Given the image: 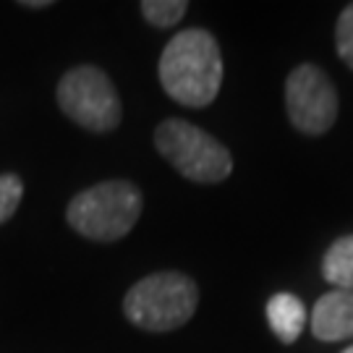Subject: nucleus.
Segmentation results:
<instances>
[{
  "label": "nucleus",
  "mask_w": 353,
  "mask_h": 353,
  "mask_svg": "<svg viewBox=\"0 0 353 353\" xmlns=\"http://www.w3.org/2000/svg\"><path fill=\"white\" fill-rule=\"evenodd\" d=\"M160 84L170 100L186 108H207L223 87V52L212 32L183 29L160 55Z\"/></svg>",
  "instance_id": "1"
},
{
  "label": "nucleus",
  "mask_w": 353,
  "mask_h": 353,
  "mask_svg": "<svg viewBox=\"0 0 353 353\" xmlns=\"http://www.w3.org/2000/svg\"><path fill=\"white\" fill-rule=\"evenodd\" d=\"M141 217V191L137 183L113 178L79 191L68 202L65 220L79 236L110 243L128 236Z\"/></svg>",
  "instance_id": "2"
},
{
  "label": "nucleus",
  "mask_w": 353,
  "mask_h": 353,
  "mask_svg": "<svg viewBox=\"0 0 353 353\" xmlns=\"http://www.w3.org/2000/svg\"><path fill=\"white\" fill-rule=\"evenodd\" d=\"M199 306V288L183 272H154L128 288L123 314L139 330L170 332L183 327Z\"/></svg>",
  "instance_id": "3"
},
{
  "label": "nucleus",
  "mask_w": 353,
  "mask_h": 353,
  "mask_svg": "<svg viewBox=\"0 0 353 353\" xmlns=\"http://www.w3.org/2000/svg\"><path fill=\"white\" fill-rule=\"evenodd\" d=\"M154 147L181 176L194 183H223L233 173L230 150L189 121H163L154 131Z\"/></svg>",
  "instance_id": "4"
},
{
  "label": "nucleus",
  "mask_w": 353,
  "mask_h": 353,
  "mask_svg": "<svg viewBox=\"0 0 353 353\" xmlns=\"http://www.w3.org/2000/svg\"><path fill=\"white\" fill-rule=\"evenodd\" d=\"M55 100L65 118L92 134H110L123 118L113 81L97 65H76L65 71L55 89Z\"/></svg>",
  "instance_id": "5"
},
{
  "label": "nucleus",
  "mask_w": 353,
  "mask_h": 353,
  "mask_svg": "<svg viewBox=\"0 0 353 353\" xmlns=\"http://www.w3.org/2000/svg\"><path fill=\"white\" fill-rule=\"evenodd\" d=\"M285 110L296 131L322 137L338 121V89L319 65H296L285 81Z\"/></svg>",
  "instance_id": "6"
},
{
  "label": "nucleus",
  "mask_w": 353,
  "mask_h": 353,
  "mask_svg": "<svg viewBox=\"0 0 353 353\" xmlns=\"http://www.w3.org/2000/svg\"><path fill=\"white\" fill-rule=\"evenodd\" d=\"M312 332L322 343H341L353 338V288L330 290L314 303Z\"/></svg>",
  "instance_id": "7"
},
{
  "label": "nucleus",
  "mask_w": 353,
  "mask_h": 353,
  "mask_svg": "<svg viewBox=\"0 0 353 353\" xmlns=\"http://www.w3.org/2000/svg\"><path fill=\"white\" fill-rule=\"evenodd\" d=\"M267 322L283 343H296L306 325V306L293 293H275L267 301Z\"/></svg>",
  "instance_id": "8"
},
{
  "label": "nucleus",
  "mask_w": 353,
  "mask_h": 353,
  "mask_svg": "<svg viewBox=\"0 0 353 353\" xmlns=\"http://www.w3.org/2000/svg\"><path fill=\"white\" fill-rule=\"evenodd\" d=\"M322 275L335 288H353V236H343L325 252Z\"/></svg>",
  "instance_id": "9"
},
{
  "label": "nucleus",
  "mask_w": 353,
  "mask_h": 353,
  "mask_svg": "<svg viewBox=\"0 0 353 353\" xmlns=\"http://www.w3.org/2000/svg\"><path fill=\"white\" fill-rule=\"evenodd\" d=\"M139 8L141 16L154 29H170V26H178V21L186 16L189 3L186 0H141Z\"/></svg>",
  "instance_id": "10"
},
{
  "label": "nucleus",
  "mask_w": 353,
  "mask_h": 353,
  "mask_svg": "<svg viewBox=\"0 0 353 353\" xmlns=\"http://www.w3.org/2000/svg\"><path fill=\"white\" fill-rule=\"evenodd\" d=\"M24 199V181L16 173H0V225L8 223Z\"/></svg>",
  "instance_id": "11"
},
{
  "label": "nucleus",
  "mask_w": 353,
  "mask_h": 353,
  "mask_svg": "<svg viewBox=\"0 0 353 353\" xmlns=\"http://www.w3.org/2000/svg\"><path fill=\"white\" fill-rule=\"evenodd\" d=\"M335 45H338V55H341L343 63L353 68V3H348L338 16Z\"/></svg>",
  "instance_id": "12"
},
{
  "label": "nucleus",
  "mask_w": 353,
  "mask_h": 353,
  "mask_svg": "<svg viewBox=\"0 0 353 353\" xmlns=\"http://www.w3.org/2000/svg\"><path fill=\"white\" fill-rule=\"evenodd\" d=\"M19 6H21V8H32V11H37V8H50L52 3L50 0H21Z\"/></svg>",
  "instance_id": "13"
},
{
  "label": "nucleus",
  "mask_w": 353,
  "mask_h": 353,
  "mask_svg": "<svg viewBox=\"0 0 353 353\" xmlns=\"http://www.w3.org/2000/svg\"><path fill=\"white\" fill-rule=\"evenodd\" d=\"M343 353H353V345H351V348H345V351H343Z\"/></svg>",
  "instance_id": "14"
}]
</instances>
